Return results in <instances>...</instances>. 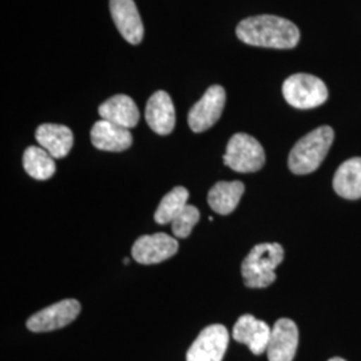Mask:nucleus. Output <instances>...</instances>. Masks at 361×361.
<instances>
[{"instance_id":"1","label":"nucleus","mask_w":361,"mask_h":361,"mask_svg":"<svg viewBox=\"0 0 361 361\" xmlns=\"http://www.w3.org/2000/svg\"><path fill=\"white\" fill-rule=\"evenodd\" d=\"M237 37L249 46L289 50L296 47L300 31L290 20L274 15L250 16L237 26Z\"/></svg>"},{"instance_id":"2","label":"nucleus","mask_w":361,"mask_h":361,"mask_svg":"<svg viewBox=\"0 0 361 361\" xmlns=\"http://www.w3.org/2000/svg\"><path fill=\"white\" fill-rule=\"evenodd\" d=\"M335 138L334 129L329 126L317 128L302 137L293 146L288 165L292 173L304 176L313 173L323 164Z\"/></svg>"},{"instance_id":"3","label":"nucleus","mask_w":361,"mask_h":361,"mask_svg":"<svg viewBox=\"0 0 361 361\" xmlns=\"http://www.w3.org/2000/svg\"><path fill=\"white\" fill-rule=\"evenodd\" d=\"M284 259V249L276 243L255 246L241 265L244 283L249 288H267L276 280V268Z\"/></svg>"},{"instance_id":"4","label":"nucleus","mask_w":361,"mask_h":361,"mask_svg":"<svg viewBox=\"0 0 361 361\" xmlns=\"http://www.w3.org/2000/svg\"><path fill=\"white\" fill-rule=\"evenodd\" d=\"M283 94L288 104L301 110L314 109L328 99V89L323 80L304 73L286 78Z\"/></svg>"},{"instance_id":"5","label":"nucleus","mask_w":361,"mask_h":361,"mask_svg":"<svg viewBox=\"0 0 361 361\" xmlns=\"http://www.w3.org/2000/svg\"><path fill=\"white\" fill-rule=\"evenodd\" d=\"M224 164L238 173L258 171L265 164L264 147L249 134H234L226 146Z\"/></svg>"},{"instance_id":"6","label":"nucleus","mask_w":361,"mask_h":361,"mask_svg":"<svg viewBox=\"0 0 361 361\" xmlns=\"http://www.w3.org/2000/svg\"><path fill=\"white\" fill-rule=\"evenodd\" d=\"M229 344V332L221 324L209 325L194 340L186 361H222Z\"/></svg>"},{"instance_id":"7","label":"nucleus","mask_w":361,"mask_h":361,"mask_svg":"<svg viewBox=\"0 0 361 361\" xmlns=\"http://www.w3.org/2000/svg\"><path fill=\"white\" fill-rule=\"evenodd\" d=\"M226 102L225 89L219 85H214L207 89L202 98L194 104L189 111L188 122L194 133H202L210 129L224 111Z\"/></svg>"},{"instance_id":"8","label":"nucleus","mask_w":361,"mask_h":361,"mask_svg":"<svg viewBox=\"0 0 361 361\" xmlns=\"http://www.w3.org/2000/svg\"><path fill=\"white\" fill-rule=\"evenodd\" d=\"M79 313L80 304L74 298H67L32 314L27 320V328L37 334L51 332L73 323Z\"/></svg>"},{"instance_id":"9","label":"nucleus","mask_w":361,"mask_h":361,"mask_svg":"<svg viewBox=\"0 0 361 361\" xmlns=\"http://www.w3.org/2000/svg\"><path fill=\"white\" fill-rule=\"evenodd\" d=\"M178 252V243L166 233H155L140 237L131 249L133 258L145 265L159 264Z\"/></svg>"},{"instance_id":"10","label":"nucleus","mask_w":361,"mask_h":361,"mask_svg":"<svg viewBox=\"0 0 361 361\" xmlns=\"http://www.w3.org/2000/svg\"><path fill=\"white\" fill-rule=\"evenodd\" d=\"M110 13L119 34L130 44L142 42L145 28L134 0H110Z\"/></svg>"},{"instance_id":"11","label":"nucleus","mask_w":361,"mask_h":361,"mask_svg":"<svg viewBox=\"0 0 361 361\" xmlns=\"http://www.w3.org/2000/svg\"><path fill=\"white\" fill-rule=\"evenodd\" d=\"M271 334V326L252 314L241 316L233 328V338L237 343L247 345V348L257 356L267 352Z\"/></svg>"},{"instance_id":"12","label":"nucleus","mask_w":361,"mask_h":361,"mask_svg":"<svg viewBox=\"0 0 361 361\" xmlns=\"http://www.w3.org/2000/svg\"><path fill=\"white\" fill-rule=\"evenodd\" d=\"M298 345V329L289 319H280L271 328L267 349L269 361H293Z\"/></svg>"},{"instance_id":"13","label":"nucleus","mask_w":361,"mask_h":361,"mask_svg":"<svg viewBox=\"0 0 361 361\" xmlns=\"http://www.w3.org/2000/svg\"><path fill=\"white\" fill-rule=\"evenodd\" d=\"M146 122L159 135H168L176 126L174 104L166 91H157L146 106Z\"/></svg>"},{"instance_id":"14","label":"nucleus","mask_w":361,"mask_h":361,"mask_svg":"<svg viewBox=\"0 0 361 361\" xmlns=\"http://www.w3.org/2000/svg\"><path fill=\"white\" fill-rule=\"evenodd\" d=\"M91 142L104 152H123L133 145V135L129 129L116 126L114 123L101 119L94 123L90 133Z\"/></svg>"},{"instance_id":"15","label":"nucleus","mask_w":361,"mask_h":361,"mask_svg":"<svg viewBox=\"0 0 361 361\" xmlns=\"http://www.w3.org/2000/svg\"><path fill=\"white\" fill-rule=\"evenodd\" d=\"M99 116L116 126L133 129L140 122V110L135 102L123 94L114 95L99 106Z\"/></svg>"},{"instance_id":"16","label":"nucleus","mask_w":361,"mask_h":361,"mask_svg":"<svg viewBox=\"0 0 361 361\" xmlns=\"http://www.w3.org/2000/svg\"><path fill=\"white\" fill-rule=\"evenodd\" d=\"M35 137L39 146L43 147L55 159L65 158L70 153L74 143L73 131L65 125H40L37 129Z\"/></svg>"},{"instance_id":"17","label":"nucleus","mask_w":361,"mask_h":361,"mask_svg":"<svg viewBox=\"0 0 361 361\" xmlns=\"http://www.w3.org/2000/svg\"><path fill=\"white\" fill-rule=\"evenodd\" d=\"M245 186L240 180L217 182L207 194V202L210 207L221 216H228L237 207Z\"/></svg>"},{"instance_id":"18","label":"nucleus","mask_w":361,"mask_h":361,"mask_svg":"<svg viewBox=\"0 0 361 361\" xmlns=\"http://www.w3.org/2000/svg\"><path fill=\"white\" fill-rule=\"evenodd\" d=\"M336 193L347 200L361 197V158H350L336 171L334 178Z\"/></svg>"},{"instance_id":"19","label":"nucleus","mask_w":361,"mask_h":361,"mask_svg":"<svg viewBox=\"0 0 361 361\" xmlns=\"http://www.w3.org/2000/svg\"><path fill=\"white\" fill-rule=\"evenodd\" d=\"M55 158H52L43 147L30 146L23 154V168L27 174L38 180L51 178L56 170Z\"/></svg>"},{"instance_id":"20","label":"nucleus","mask_w":361,"mask_h":361,"mask_svg":"<svg viewBox=\"0 0 361 361\" xmlns=\"http://www.w3.org/2000/svg\"><path fill=\"white\" fill-rule=\"evenodd\" d=\"M189 192L183 186H177L170 190L159 202V207L155 212L154 219L159 225L171 224L180 212L188 207Z\"/></svg>"},{"instance_id":"21","label":"nucleus","mask_w":361,"mask_h":361,"mask_svg":"<svg viewBox=\"0 0 361 361\" xmlns=\"http://www.w3.org/2000/svg\"><path fill=\"white\" fill-rule=\"evenodd\" d=\"M198 221H200V210L193 205H188L171 222L173 234L180 238L189 237Z\"/></svg>"},{"instance_id":"22","label":"nucleus","mask_w":361,"mask_h":361,"mask_svg":"<svg viewBox=\"0 0 361 361\" xmlns=\"http://www.w3.org/2000/svg\"><path fill=\"white\" fill-rule=\"evenodd\" d=\"M329 361H345L344 359H341V357H334V359H331Z\"/></svg>"},{"instance_id":"23","label":"nucleus","mask_w":361,"mask_h":361,"mask_svg":"<svg viewBox=\"0 0 361 361\" xmlns=\"http://www.w3.org/2000/svg\"><path fill=\"white\" fill-rule=\"evenodd\" d=\"M123 262H125V264H126V265H128V264H129V262H130L129 258H125V261H123Z\"/></svg>"}]
</instances>
